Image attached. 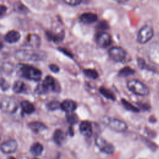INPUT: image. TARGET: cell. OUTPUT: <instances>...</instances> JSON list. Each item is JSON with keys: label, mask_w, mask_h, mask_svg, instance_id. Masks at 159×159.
<instances>
[{"label": "cell", "mask_w": 159, "mask_h": 159, "mask_svg": "<svg viewBox=\"0 0 159 159\" xmlns=\"http://www.w3.org/2000/svg\"><path fill=\"white\" fill-rule=\"evenodd\" d=\"M14 57L19 61H39L45 58V53L42 51L19 49L15 52Z\"/></svg>", "instance_id": "obj_1"}, {"label": "cell", "mask_w": 159, "mask_h": 159, "mask_svg": "<svg viewBox=\"0 0 159 159\" xmlns=\"http://www.w3.org/2000/svg\"><path fill=\"white\" fill-rule=\"evenodd\" d=\"M101 122L110 129L117 132H124L127 129V125L124 121L116 118L103 116L101 117Z\"/></svg>", "instance_id": "obj_2"}, {"label": "cell", "mask_w": 159, "mask_h": 159, "mask_svg": "<svg viewBox=\"0 0 159 159\" xmlns=\"http://www.w3.org/2000/svg\"><path fill=\"white\" fill-rule=\"evenodd\" d=\"M19 71L22 76L29 80L39 81L42 76V72L40 70L30 65H20Z\"/></svg>", "instance_id": "obj_3"}, {"label": "cell", "mask_w": 159, "mask_h": 159, "mask_svg": "<svg viewBox=\"0 0 159 159\" xmlns=\"http://www.w3.org/2000/svg\"><path fill=\"white\" fill-rule=\"evenodd\" d=\"M59 90L60 88L57 86L55 79L51 76H47L43 83L37 86L35 92L39 94H42L47 93L49 91H59Z\"/></svg>", "instance_id": "obj_4"}, {"label": "cell", "mask_w": 159, "mask_h": 159, "mask_svg": "<svg viewBox=\"0 0 159 159\" xmlns=\"http://www.w3.org/2000/svg\"><path fill=\"white\" fill-rule=\"evenodd\" d=\"M127 88L134 94L138 96H147L149 94L148 88L138 80H130L127 83Z\"/></svg>", "instance_id": "obj_5"}, {"label": "cell", "mask_w": 159, "mask_h": 159, "mask_svg": "<svg viewBox=\"0 0 159 159\" xmlns=\"http://www.w3.org/2000/svg\"><path fill=\"white\" fill-rule=\"evenodd\" d=\"M153 35V30L152 26L145 25L142 27L138 32L137 40L140 43L143 44L148 42Z\"/></svg>", "instance_id": "obj_6"}, {"label": "cell", "mask_w": 159, "mask_h": 159, "mask_svg": "<svg viewBox=\"0 0 159 159\" xmlns=\"http://www.w3.org/2000/svg\"><path fill=\"white\" fill-rule=\"evenodd\" d=\"M95 144L98 149L105 154L111 155L114 152L115 148L113 145L100 136L96 137Z\"/></svg>", "instance_id": "obj_7"}, {"label": "cell", "mask_w": 159, "mask_h": 159, "mask_svg": "<svg viewBox=\"0 0 159 159\" xmlns=\"http://www.w3.org/2000/svg\"><path fill=\"white\" fill-rule=\"evenodd\" d=\"M109 57L115 61L121 62L124 61L126 57L125 51L121 47H113L109 50Z\"/></svg>", "instance_id": "obj_8"}, {"label": "cell", "mask_w": 159, "mask_h": 159, "mask_svg": "<svg viewBox=\"0 0 159 159\" xmlns=\"http://www.w3.org/2000/svg\"><path fill=\"white\" fill-rule=\"evenodd\" d=\"M17 148V143L14 139H9L2 142L0 145L1 152L5 154H11L16 152Z\"/></svg>", "instance_id": "obj_9"}, {"label": "cell", "mask_w": 159, "mask_h": 159, "mask_svg": "<svg viewBox=\"0 0 159 159\" xmlns=\"http://www.w3.org/2000/svg\"><path fill=\"white\" fill-rule=\"evenodd\" d=\"M96 40L97 44L102 48H106L108 47L112 42L111 35L105 32H101L98 34Z\"/></svg>", "instance_id": "obj_10"}, {"label": "cell", "mask_w": 159, "mask_h": 159, "mask_svg": "<svg viewBox=\"0 0 159 159\" xmlns=\"http://www.w3.org/2000/svg\"><path fill=\"white\" fill-rule=\"evenodd\" d=\"M148 56L153 63L159 65V43H154L150 47Z\"/></svg>", "instance_id": "obj_11"}, {"label": "cell", "mask_w": 159, "mask_h": 159, "mask_svg": "<svg viewBox=\"0 0 159 159\" xmlns=\"http://www.w3.org/2000/svg\"><path fill=\"white\" fill-rule=\"evenodd\" d=\"M80 133L86 137H91L93 134V129L91 124L88 121H83L80 124Z\"/></svg>", "instance_id": "obj_12"}, {"label": "cell", "mask_w": 159, "mask_h": 159, "mask_svg": "<svg viewBox=\"0 0 159 159\" xmlns=\"http://www.w3.org/2000/svg\"><path fill=\"white\" fill-rule=\"evenodd\" d=\"M76 103L72 100L66 99L60 104L61 109L66 112H72L76 109Z\"/></svg>", "instance_id": "obj_13"}, {"label": "cell", "mask_w": 159, "mask_h": 159, "mask_svg": "<svg viewBox=\"0 0 159 159\" xmlns=\"http://www.w3.org/2000/svg\"><path fill=\"white\" fill-rule=\"evenodd\" d=\"M25 44L32 48H38L40 44V39L36 34H29L27 37Z\"/></svg>", "instance_id": "obj_14"}, {"label": "cell", "mask_w": 159, "mask_h": 159, "mask_svg": "<svg viewBox=\"0 0 159 159\" xmlns=\"http://www.w3.org/2000/svg\"><path fill=\"white\" fill-rule=\"evenodd\" d=\"M20 38V34L19 32L14 30L8 32L4 36L5 41L9 43H13L18 42Z\"/></svg>", "instance_id": "obj_15"}, {"label": "cell", "mask_w": 159, "mask_h": 159, "mask_svg": "<svg viewBox=\"0 0 159 159\" xmlns=\"http://www.w3.org/2000/svg\"><path fill=\"white\" fill-rule=\"evenodd\" d=\"M80 20L84 24H91L97 21L98 16L92 12H86L81 15Z\"/></svg>", "instance_id": "obj_16"}, {"label": "cell", "mask_w": 159, "mask_h": 159, "mask_svg": "<svg viewBox=\"0 0 159 159\" xmlns=\"http://www.w3.org/2000/svg\"><path fill=\"white\" fill-rule=\"evenodd\" d=\"M29 127L34 133H39L45 129H47V126L41 122H32L29 124Z\"/></svg>", "instance_id": "obj_17"}, {"label": "cell", "mask_w": 159, "mask_h": 159, "mask_svg": "<svg viewBox=\"0 0 159 159\" xmlns=\"http://www.w3.org/2000/svg\"><path fill=\"white\" fill-rule=\"evenodd\" d=\"M20 106L22 111L27 114L33 113L35 111V107L34 104L29 101H22L20 102Z\"/></svg>", "instance_id": "obj_18"}, {"label": "cell", "mask_w": 159, "mask_h": 159, "mask_svg": "<svg viewBox=\"0 0 159 159\" xmlns=\"http://www.w3.org/2000/svg\"><path fill=\"white\" fill-rule=\"evenodd\" d=\"M43 150V145L39 143V142H35L30 147V153L34 155V156H39L42 154V152Z\"/></svg>", "instance_id": "obj_19"}, {"label": "cell", "mask_w": 159, "mask_h": 159, "mask_svg": "<svg viewBox=\"0 0 159 159\" xmlns=\"http://www.w3.org/2000/svg\"><path fill=\"white\" fill-rule=\"evenodd\" d=\"M25 89H26V86L25 83H24L22 81H16L12 87L13 91L17 94L24 93L25 91Z\"/></svg>", "instance_id": "obj_20"}, {"label": "cell", "mask_w": 159, "mask_h": 159, "mask_svg": "<svg viewBox=\"0 0 159 159\" xmlns=\"http://www.w3.org/2000/svg\"><path fill=\"white\" fill-rule=\"evenodd\" d=\"M65 139L63 132L60 129H57L53 134V140L58 145H61Z\"/></svg>", "instance_id": "obj_21"}, {"label": "cell", "mask_w": 159, "mask_h": 159, "mask_svg": "<svg viewBox=\"0 0 159 159\" xmlns=\"http://www.w3.org/2000/svg\"><path fill=\"white\" fill-rule=\"evenodd\" d=\"M99 93L106 98L112 100V101H114L116 99L115 96L114 94L109 89L105 88L104 87H101L99 88Z\"/></svg>", "instance_id": "obj_22"}, {"label": "cell", "mask_w": 159, "mask_h": 159, "mask_svg": "<svg viewBox=\"0 0 159 159\" xmlns=\"http://www.w3.org/2000/svg\"><path fill=\"white\" fill-rule=\"evenodd\" d=\"M121 103L122 104L124 107L127 110H128L129 111H131L133 112H139V109L137 107H135L131 103H130L129 101H127V100H125L124 99H121Z\"/></svg>", "instance_id": "obj_23"}, {"label": "cell", "mask_w": 159, "mask_h": 159, "mask_svg": "<svg viewBox=\"0 0 159 159\" xmlns=\"http://www.w3.org/2000/svg\"><path fill=\"white\" fill-rule=\"evenodd\" d=\"M135 71L132 69L131 68L129 67V66H125L123 68H122L119 72L118 75L120 77H126V76H129L130 75H132L134 73Z\"/></svg>", "instance_id": "obj_24"}, {"label": "cell", "mask_w": 159, "mask_h": 159, "mask_svg": "<svg viewBox=\"0 0 159 159\" xmlns=\"http://www.w3.org/2000/svg\"><path fill=\"white\" fill-rule=\"evenodd\" d=\"M83 73L86 77L94 80L98 78L99 76L98 72L93 69H84L83 70Z\"/></svg>", "instance_id": "obj_25"}, {"label": "cell", "mask_w": 159, "mask_h": 159, "mask_svg": "<svg viewBox=\"0 0 159 159\" xmlns=\"http://www.w3.org/2000/svg\"><path fill=\"white\" fill-rule=\"evenodd\" d=\"M47 35L48 36V39L50 40H52L55 42H58L61 40H62L63 38V34H53L52 32H48L47 34Z\"/></svg>", "instance_id": "obj_26"}, {"label": "cell", "mask_w": 159, "mask_h": 159, "mask_svg": "<svg viewBox=\"0 0 159 159\" xmlns=\"http://www.w3.org/2000/svg\"><path fill=\"white\" fill-rule=\"evenodd\" d=\"M66 117L67 122L71 125H73L76 124L78 121V116H76V114H75L73 112H68Z\"/></svg>", "instance_id": "obj_27"}, {"label": "cell", "mask_w": 159, "mask_h": 159, "mask_svg": "<svg viewBox=\"0 0 159 159\" xmlns=\"http://www.w3.org/2000/svg\"><path fill=\"white\" fill-rule=\"evenodd\" d=\"M47 107L50 111H55L60 107V103L57 101H52L47 104Z\"/></svg>", "instance_id": "obj_28"}, {"label": "cell", "mask_w": 159, "mask_h": 159, "mask_svg": "<svg viewBox=\"0 0 159 159\" xmlns=\"http://www.w3.org/2000/svg\"><path fill=\"white\" fill-rule=\"evenodd\" d=\"M63 1L68 5L75 6L79 5L82 2V0H63Z\"/></svg>", "instance_id": "obj_29"}, {"label": "cell", "mask_w": 159, "mask_h": 159, "mask_svg": "<svg viewBox=\"0 0 159 159\" xmlns=\"http://www.w3.org/2000/svg\"><path fill=\"white\" fill-rule=\"evenodd\" d=\"M98 28L101 30H106L109 28V25L107 24V23L105 21H101L98 25Z\"/></svg>", "instance_id": "obj_30"}, {"label": "cell", "mask_w": 159, "mask_h": 159, "mask_svg": "<svg viewBox=\"0 0 159 159\" xmlns=\"http://www.w3.org/2000/svg\"><path fill=\"white\" fill-rule=\"evenodd\" d=\"M14 7L19 12H25V7L21 3L19 2L18 4H14Z\"/></svg>", "instance_id": "obj_31"}, {"label": "cell", "mask_w": 159, "mask_h": 159, "mask_svg": "<svg viewBox=\"0 0 159 159\" xmlns=\"http://www.w3.org/2000/svg\"><path fill=\"white\" fill-rule=\"evenodd\" d=\"M49 68L53 73H58L60 70L59 67L55 64H50L49 65Z\"/></svg>", "instance_id": "obj_32"}, {"label": "cell", "mask_w": 159, "mask_h": 159, "mask_svg": "<svg viewBox=\"0 0 159 159\" xmlns=\"http://www.w3.org/2000/svg\"><path fill=\"white\" fill-rule=\"evenodd\" d=\"M7 11V7L4 5H0V16H3Z\"/></svg>", "instance_id": "obj_33"}, {"label": "cell", "mask_w": 159, "mask_h": 159, "mask_svg": "<svg viewBox=\"0 0 159 159\" xmlns=\"http://www.w3.org/2000/svg\"><path fill=\"white\" fill-rule=\"evenodd\" d=\"M114 1L118 2V3H120V4H122V3H125L126 2H127L129 0H114Z\"/></svg>", "instance_id": "obj_34"}, {"label": "cell", "mask_w": 159, "mask_h": 159, "mask_svg": "<svg viewBox=\"0 0 159 159\" xmlns=\"http://www.w3.org/2000/svg\"><path fill=\"white\" fill-rule=\"evenodd\" d=\"M2 47H3V45H2V43L1 42H0V50H1Z\"/></svg>", "instance_id": "obj_35"}]
</instances>
